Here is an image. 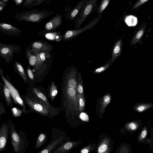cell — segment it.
I'll return each instance as SVG.
<instances>
[{"mask_svg":"<svg viewBox=\"0 0 153 153\" xmlns=\"http://www.w3.org/2000/svg\"><path fill=\"white\" fill-rule=\"evenodd\" d=\"M3 93L7 105L11 108L13 106L11 96L9 89L4 83L3 85Z\"/></svg>","mask_w":153,"mask_h":153,"instance_id":"cell-22","label":"cell"},{"mask_svg":"<svg viewBox=\"0 0 153 153\" xmlns=\"http://www.w3.org/2000/svg\"><path fill=\"white\" fill-rule=\"evenodd\" d=\"M152 106V104L151 103L139 104L134 107V109L137 111L141 112L145 111Z\"/></svg>","mask_w":153,"mask_h":153,"instance_id":"cell-26","label":"cell"},{"mask_svg":"<svg viewBox=\"0 0 153 153\" xmlns=\"http://www.w3.org/2000/svg\"><path fill=\"white\" fill-rule=\"evenodd\" d=\"M8 0H3L2 1H0V6H3L5 7L8 2Z\"/></svg>","mask_w":153,"mask_h":153,"instance_id":"cell-45","label":"cell"},{"mask_svg":"<svg viewBox=\"0 0 153 153\" xmlns=\"http://www.w3.org/2000/svg\"><path fill=\"white\" fill-rule=\"evenodd\" d=\"M76 71L75 68H73L70 71L66 81L67 88H73L77 91V82L76 80Z\"/></svg>","mask_w":153,"mask_h":153,"instance_id":"cell-12","label":"cell"},{"mask_svg":"<svg viewBox=\"0 0 153 153\" xmlns=\"http://www.w3.org/2000/svg\"><path fill=\"white\" fill-rule=\"evenodd\" d=\"M143 34V30H139L137 33L136 36V39L138 40L140 39Z\"/></svg>","mask_w":153,"mask_h":153,"instance_id":"cell-41","label":"cell"},{"mask_svg":"<svg viewBox=\"0 0 153 153\" xmlns=\"http://www.w3.org/2000/svg\"><path fill=\"white\" fill-rule=\"evenodd\" d=\"M58 93L56 86L55 85L54 82L51 84L50 89V96L51 100H53Z\"/></svg>","mask_w":153,"mask_h":153,"instance_id":"cell-29","label":"cell"},{"mask_svg":"<svg viewBox=\"0 0 153 153\" xmlns=\"http://www.w3.org/2000/svg\"><path fill=\"white\" fill-rule=\"evenodd\" d=\"M78 105L77 113L83 111L85 109V101L84 95L77 94Z\"/></svg>","mask_w":153,"mask_h":153,"instance_id":"cell-24","label":"cell"},{"mask_svg":"<svg viewBox=\"0 0 153 153\" xmlns=\"http://www.w3.org/2000/svg\"><path fill=\"white\" fill-rule=\"evenodd\" d=\"M50 52H40L33 54L36 57V62L33 68L37 70L40 68L45 60L50 57Z\"/></svg>","mask_w":153,"mask_h":153,"instance_id":"cell-13","label":"cell"},{"mask_svg":"<svg viewBox=\"0 0 153 153\" xmlns=\"http://www.w3.org/2000/svg\"><path fill=\"white\" fill-rule=\"evenodd\" d=\"M62 23V16L60 14H58L46 24L45 26V31L53 32L61 26Z\"/></svg>","mask_w":153,"mask_h":153,"instance_id":"cell-10","label":"cell"},{"mask_svg":"<svg viewBox=\"0 0 153 153\" xmlns=\"http://www.w3.org/2000/svg\"><path fill=\"white\" fill-rule=\"evenodd\" d=\"M119 153H128V151L127 148L123 147L120 150Z\"/></svg>","mask_w":153,"mask_h":153,"instance_id":"cell-43","label":"cell"},{"mask_svg":"<svg viewBox=\"0 0 153 153\" xmlns=\"http://www.w3.org/2000/svg\"><path fill=\"white\" fill-rule=\"evenodd\" d=\"M109 65V64H108L104 66L96 69L94 71V73H99L104 71L108 67Z\"/></svg>","mask_w":153,"mask_h":153,"instance_id":"cell-33","label":"cell"},{"mask_svg":"<svg viewBox=\"0 0 153 153\" xmlns=\"http://www.w3.org/2000/svg\"><path fill=\"white\" fill-rule=\"evenodd\" d=\"M27 75L29 79L32 81L34 80V76L33 71L29 67H28L27 69Z\"/></svg>","mask_w":153,"mask_h":153,"instance_id":"cell-34","label":"cell"},{"mask_svg":"<svg viewBox=\"0 0 153 153\" xmlns=\"http://www.w3.org/2000/svg\"><path fill=\"white\" fill-rule=\"evenodd\" d=\"M85 3L74 19L75 30L79 29L92 10L93 1H88L85 4Z\"/></svg>","mask_w":153,"mask_h":153,"instance_id":"cell-5","label":"cell"},{"mask_svg":"<svg viewBox=\"0 0 153 153\" xmlns=\"http://www.w3.org/2000/svg\"><path fill=\"white\" fill-rule=\"evenodd\" d=\"M14 69L16 73H18L23 79L24 82H27V77L22 65L18 61L15 60Z\"/></svg>","mask_w":153,"mask_h":153,"instance_id":"cell-19","label":"cell"},{"mask_svg":"<svg viewBox=\"0 0 153 153\" xmlns=\"http://www.w3.org/2000/svg\"><path fill=\"white\" fill-rule=\"evenodd\" d=\"M120 41H119L115 45L113 51V55L114 56V57L115 56H116L117 55V54L120 52Z\"/></svg>","mask_w":153,"mask_h":153,"instance_id":"cell-31","label":"cell"},{"mask_svg":"<svg viewBox=\"0 0 153 153\" xmlns=\"http://www.w3.org/2000/svg\"><path fill=\"white\" fill-rule=\"evenodd\" d=\"M125 21L127 25L129 26H134L137 24V19L136 17L130 15L126 17Z\"/></svg>","mask_w":153,"mask_h":153,"instance_id":"cell-27","label":"cell"},{"mask_svg":"<svg viewBox=\"0 0 153 153\" xmlns=\"http://www.w3.org/2000/svg\"><path fill=\"white\" fill-rule=\"evenodd\" d=\"M9 131L7 123H4L0 128V152L3 151L5 148Z\"/></svg>","mask_w":153,"mask_h":153,"instance_id":"cell-11","label":"cell"},{"mask_svg":"<svg viewBox=\"0 0 153 153\" xmlns=\"http://www.w3.org/2000/svg\"><path fill=\"white\" fill-rule=\"evenodd\" d=\"M77 91L71 88L66 87V95L69 102V107L77 113L78 101Z\"/></svg>","mask_w":153,"mask_h":153,"instance_id":"cell-8","label":"cell"},{"mask_svg":"<svg viewBox=\"0 0 153 153\" xmlns=\"http://www.w3.org/2000/svg\"><path fill=\"white\" fill-rule=\"evenodd\" d=\"M0 75L4 83L6 84L9 89L11 97L15 103L19 105L22 107V111L23 113L27 114L29 112V111L26 109L25 102L21 97L18 90L5 77L3 74H0Z\"/></svg>","mask_w":153,"mask_h":153,"instance_id":"cell-6","label":"cell"},{"mask_svg":"<svg viewBox=\"0 0 153 153\" xmlns=\"http://www.w3.org/2000/svg\"><path fill=\"white\" fill-rule=\"evenodd\" d=\"M22 98L32 111L37 112L44 116H46L49 114V108L31 93L22 95Z\"/></svg>","mask_w":153,"mask_h":153,"instance_id":"cell-3","label":"cell"},{"mask_svg":"<svg viewBox=\"0 0 153 153\" xmlns=\"http://www.w3.org/2000/svg\"><path fill=\"white\" fill-rule=\"evenodd\" d=\"M45 37L48 40L59 42L62 41L63 35L61 31L47 32L45 34Z\"/></svg>","mask_w":153,"mask_h":153,"instance_id":"cell-17","label":"cell"},{"mask_svg":"<svg viewBox=\"0 0 153 153\" xmlns=\"http://www.w3.org/2000/svg\"><path fill=\"white\" fill-rule=\"evenodd\" d=\"M3 74V70L0 67V74Z\"/></svg>","mask_w":153,"mask_h":153,"instance_id":"cell-49","label":"cell"},{"mask_svg":"<svg viewBox=\"0 0 153 153\" xmlns=\"http://www.w3.org/2000/svg\"><path fill=\"white\" fill-rule=\"evenodd\" d=\"M109 0H106L104 1L103 3L102 4L101 6V8L100 9V12L101 13L103 10L108 5Z\"/></svg>","mask_w":153,"mask_h":153,"instance_id":"cell-39","label":"cell"},{"mask_svg":"<svg viewBox=\"0 0 153 153\" xmlns=\"http://www.w3.org/2000/svg\"><path fill=\"white\" fill-rule=\"evenodd\" d=\"M25 55V57L28 60L30 65L34 68L36 62V57L31 52L29 46L26 48Z\"/></svg>","mask_w":153,"mask_h":153,"instance_id":"cell-20","label":"cell"},{"mask_svg":"<svg viewBox=\"0 0 153 153\" xmlns=\"http://www.w3.org/2000/svg\"><path fill=\"white\" fill-rule=\"evenodd\" d=\"M10 132L11 143L15 153H24L27 146L25 134L21 130L18 132L12 121L7 120V123Z\"/></svg>","mask_w":153,"mask_h":153,"instance_id":"cell-1","label":"cell"},{"mask_svg":"<svg viewBox=\"0 0 153 153\" xmlns=\"http://www.w3.org/2000/svg\"><path fill=\"white\" fill-rule=\"evenodd\" d=\"M147 134V130L146 128H145L142 131L139 137V139L140 140L144 139Z\"/></svg>","mask_w":153,"mask_h":153,"instance_id":"cell-38","label":"cell"},{"mask_svg":"<svg viewBox=\"0 0 153 153\" xmlns=\"http://www.w3.org/2000/svg\"><path fill=\"white\" fill-rule=\"evenodd\" d=\"M13 1L15 3L16 5V6H20L22 5L24 0H13Z\"/></svg>","mask_w":153,"mask_h":153,"instance_id":"cell-44","label":"cell"},{"mask_svg":"<svg viewBox=\"0 0 153 153\" xmlns=\"http://www.w3.org/2000/svg\"><path fill=\"white\" fill-rule=\"evenodd\" d=\"M148 0H141L140 1L138 2L134 6V8H136L138 7L139 5H140L142 4L145 2L147 1Z\"/></svg>","mask_w":153,"mask_h":153,"instance_id":"cell-46","label":"cell"},{"mask_svg":"<svg viewBox=\"0 0 153 153\" xmlns=\"http://www.w3.org/2000/svg\"><path fill=\"white\" fill-rule=\"evenodd\" d=\"M5 7L3 6H0V13L1 12V11H2L4 7Z\"/></svg>","mask_w":153,"mask_h":153,"instance_id":"cell-48","label":"cell"},{"mask_svg":"<svg viewBox=\"0 0 153 153\" xmlns=\"http://www.w3.org/2000/svg\"><path fill=\"white\" fill-rule=\"evenodd\" d=\"M85 3V1L83 0L79 1L73 8L65 16L66 18L71 21L74 20Z\"/></svg>","mask_w":153,"mask_h":153,"instance_id":"cell-16","label":"cell"},{"mask_svg":"<svg viewBox=\"0 0 153 153\" xmlns=\"http://www.w3.org/2000/svg\"><path fill=\"white\" fill-rule=\"evenodd\" d=\"M11 110L13 115L16 117L20 116L23 113L22 110L16 107H12Z\"/></svg>","mask_w":153,"mask_h":153,"instance_id":"cell-30","label":"cell"},{"mask_svg":"<svg viewBox=\"0 0 153 153\" xmlns=\"http://www.w3.org/2000/svg\"><path fill=\"white\" fill-rule=\"evenodd\" d=\"M29 47L31 52L33 54L40 52L50 53L53 49L51 45L43 40L34 41Z\"/></svg>","mask_w":153,"mask_h":153,"instance_id":"cell-7","label":"cell"},{"mask_svg":"<svg viewBox=\"0 0 153 153\" xmlns=\"http://www.w3.org/2000/svg\"><path fill=\"white\" fill-rule=\"evenodd\" d=\"M138 127L137 124L134 122H132L128 123L127 125L128 128L131 130H136Z\"/></svg>","mask_w":153,"mask_h":153,"instance_id":"cell-32","label":"cell"},{"mask_svg":"<svg viewBox=\"0 0 153 153\" xmlns=\"http://www.w3.org/2000/svg\"><path fill=\"white\" fill-rule=\"evenodd\" d=\"M36 1V0H25L23 4V7H27L31 5Z\"/></svg>","mask_w":153,"mask_h":153,"instance_id":"cell-37","label":"cell"},{"mask_svg":"<svg viewBox=\"0 0 153 153\" xmlns=\"http://www.w3.org/2000/svg\"><path fill=\"white\" fill-rule=\"evenodd\" d=\"M3 84L0 81V96H2V90Z\"/></svg>","mask_w":153,"mask_h":153,"instance_id":"cell-47","label":"cell"},{"mask_svg":"<svg viewBox=\"0 0 153 153\" xmlns=\"http://www.w3.org/2000/svg\"><path fill=\"white\" fill-rule=\"evenodd\" d=\"M78 80L77 87V93L78 94L84 95L82 80L80 73L79 74Z\"/></svg>","mask_w":153,"mask_h":153,"instance_id":"cell-28","label":"cell"},{"mask_svg":"<svg viewBox=\"0 0 153 153\" xmlns=\"http://www.w3.org/2000/svg\"><path fill=\"white\" fill-rule=\"evenodd\" d=\"M53 11L47 10L36 9L27 10L19 12L14 16V18L20 21L32 22H39L42 20L52 15Z\"/></svg>","mask_w":153,"mask_h":153,"instance_id":"cell-2","label":"cell"},{"mask_svg":"<svg viewBox=\"0 0 153 153\" xmlns=\"http://www.w3.org/2000/svg\"><path fill=\"white\" fill-rule=\"evenodd\" d=\"M47 136L44 133H41L38 136L36 142L35 148L38 149L44 144L47 139Z\"/></svg>","mask_w":153,"mask_h":153,"instance_id":"cell-25","label":"cell"},{"mask_svg":"<svg viewBox=\"0 0 153 153\" xmlns=\"http://www.w3.org/2000/svg\"><path fill=\"white\" fill-rule=\"evenodd\" d=\"M5 108L2 102H1L0 100V116L3 114L6 113Z\"/></svg>","mask_w":153,"mask_h":153,"instance_id":"cell-40","label":"cell"},{"mask_svg":"<svg viewBox=\"0 0 153 153\" xmlns=\"http://www.w3.org/2000/svg\"><path fill=\"white\" fill-rule=\"evenodd\" d=\"M31 93L37 99L44 103L49 108H51L49 103L45 95L38 89L35 87L33 88Z\"/></svg>","mask_w":153,"mask_h":153,"instance_id":"cell-15","label":"cell"},{"mask_svg":"<svg viewBox=\"0 0 153 153\" xmlns=\"http://www.w3.org/2000/svg\"><path fill=\"white\" fill-rule=\"evenodd\" d=\"M0 32L7 36H19L22 33V31L11 25L0 22Z\"/></svg>","mask_w":153,"mask_h":153,"instance_id":"cell-9","label":"cell"},{"mask_svg":"<svg viewBox=\"0 0 153 153\" xmlns=\"http://www.w3.org/2000/svg\"><path fill=\"white\" fill-rule=\"evenodd\" d=\"M109 140L107 138L104 139L98 149V153H108L109 151Z\"/></svg>","mask_w":153,"mask_h":153,"instance_id":"cell-21","label":"cell"},{"mask_svg":"<svg viewBox=\"0 0 153 153\" xmlns=\"http://www.w3.org/2000/svg\"><path fill=\"white\" fill-rule=\"evenodd\" d=\"M45 0H36L31 5L27 7V8L38 6L42 4Z\"/></svg>","mask_w":153,"mask_h":153,"instance_id":"cell-36","label":"cell"},{"mask_svg":"<svg viewBox=\"0 0 153 153\" xmlns=\"http://www.w3.org/2000/svg\"><path fill=\"white\" fill-rule=\"evenodd\" d=\"M64 140L63 137H60L49 144L38 153H49L60 144Z\"/></svg>","mask_w":153,"mask_h":153,"instance_id":"cell-18","label":"cell"},{"mask_svg":"<svg viewBox=\"0 0 153 153\" xmlns=\"http://www.w3.org/2000/svg\"><path fill=\"white\" fill-rule=\"evenodd\" d=\"M111 100V96L110 94H107L103 97L100 109V112L101 114L104 113L105 108L110 103Z\"/></svg>","mask_w":153,"mask_h":153,"instance_id":"cell-23","label":"cell"},{"mask_svg":"<svg viewBox=\"0 0 153 153\" xmlns=\"http://www.w3.org/2000/svg\"><path fill=\"white\" fill-rule=\"evenodd\" d=\"M21 51V48L18 45L8 44L0 42V57L7 63L13 61L14 53H20Z\"/></svg>","mask_w":153,"mask_h":153,"instance_id":"cell-4","label":"cell"},{"mask_svg":"<svg viewBox=\"0 0 153 153\" xmlns=\"http://www.w3.org/2000/svg\"><path fill=\"white\" fill-rule=\"evenodd\" d=\"M90 146H87L82 149L80 153H88L90 150Z\"/></svg>","mask_w":153,"mask_h":153,"instance_id":"cell-42","label":"cell"},{"mask_svg":"<svg viewBox=\"0 0 153 153\" xmlns=\"http://www.w3.org/2000/svg\"><path fill=\"white\" fill-rule=\"evenodd\" d=\"M80 118L83 121L88 122L89 121V117L86 113L82 112L79 115Z\"/></svg>","mask_w":153,"mask_h":153,"instance_id":"cell-35","label":"cell"},{"mask_svg":"<svg viewBox=\"0 0 153 153\" xmlns=\"http://www.w3.org/2000/svg\"><path fill=\"white\" fill-rule=\"evenodd\" d=\"M78 144L79 142L78 141L67 142L57 148L53 153H65L72 149Z\"/></svg>","mask_w":153,"mask_h":153,"instance_id":"cell-14","label":"cell"}]
</instances>
